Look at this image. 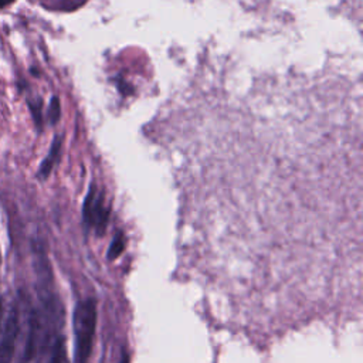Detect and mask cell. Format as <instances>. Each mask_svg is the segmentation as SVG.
<instances>
[{"label":"cell","mask_w":363,"mask_h":363,"mask_svg":"<svg viewBox=\"0 0 363 363\" xmlns=\"http://www.w3.org/2000/svg\"><path fill=\"white\" fill-rule=\"evenodd\" d=\"M96 302L86 298L75 305L72 313L74 332V363H88L96 332Z\"/></svg>","instance_id":"obj_1"},{"label":"cell","mask_w":363,"mask_h":363,"mask_svg":"<svg viewBox=\"0 0 363 363\" xmlns=\"http://www.w3.org/2000/svg\"><path fill=\"white\" fill-rule=\"evenodd\" d=\"M108 216L109 211L105 207L104 196L96 191L95 184H91L82 206L84 224L88 228H94L98 234H104L108 224Z\"/></svg>","instance_id":"obj_2"},{"label":"cell","mask_w":363,"mask_h":363,"mask_svg":"<svg viewBox=\"0 0 363 363\" xmlns=\"http://www.w3.org/2000/svg\"><path fill=\"white\" fill-rule=\"evenodd\" d=\"M17 306H11L7 319L3 325L1 336H0V363H11L16 350V340L20 329Z\"/></svg>","instance_id":"obj_3"},{"label":"cell","mask_w":363,"mask_h":363,"mask_svg":"<svg viewBox=\"0 0 363 363\" xmlns=\"http://www.w3.org/2000/svg\"><path fill=\"white\" fill-rule=\"evenodd\" d=\"M61 146H62V138L61 136H55L52 143H51V147H50L47 156L44 157V160L40 164V169H38V173H37L40 179L44 180V179H47L51 174L54 166L57 164V162L60 159Z\"/></svg>","instance_id":"obj_4"},{"label":"cell","mask_w":363,"mask_h":363,"mask_svg":"<svg viewBox=\"0 0 363 363\" xmlns=\"http://www.w3.org/2000/svg\"><path fill=\"white\" fill-rule=\"evenodd\" d=\"M48 363H68L67 359V347H65V340L62 336H58L52 345L51 350V357Z\"/></svg>","instance_id":"obj_5"},{"label":"cell","mask_w":363,"mask_h":363,"mask_svg":"<svg viewBox=\"0 0 363 363\" xmlns=\"http://www.w3.org/2000/svg\"><path fill=\"white\" fill-rule=\"evenodd\" d=\"M125 248V240H123V235L122 233H118L116 237L113 238V241L111 242L109 245V251H108V258L109 259H115Z\"/></svg>","instance_id":"obj_6"},{"label":"cell","mask_w":363,"mask_h":363,"mask_svg":"<svg viewBox=\"0 0 363 363\" xmlns=\"http://www.w3.org/2000/svg\"><path fill=\"white\" fill-rule=\"evenodd\" d=\"M61 115V108H60V99L58 96H52L51 102H50V108H48V119L50 122L54 125L58 122Z\"/></svg>","instance_id":"obj_7"},{"label":"cell","mask_w":363,"mask_h":363,"mask_svg":"<svg viewBox=\"0 0 363 363\" xmlns=\"http://www.w3.org/2000/svg\"><path fill=\"white\" fill-rule=\"evenodd\" d=\"M28 108H30V112L34 118V122L37 125L38 129H41V125H43V111H41V101H35V102H28Z\"/></svg>","instance_id":"obj_8"},{"label":"cell","mask_w":363,"mask_h":363,"mask_svg":"<svg viewBox=\"0 0 363 363\" xmlns=\"http://www.w3.org/2000/svg\"><path fill=\"white\" fill-rule=\"evenodd\" d=\"M119 363H129V354H128L126 352H123V353H122V357H121Z\"/></svg>","instance_id":"obj_9"},{"label":"cell","mask_w":363,"mask_h":363,"mask_svg":"<svg viewBox=\"0 0 363 363\" xmlns=\"http://www.w3.org/2000/svg\"><path fill=\"white\" fill-rule=\"evenodd\" d=\"M14 0H0V9H4L6 6L11 4Z\"/></svg>","instance_id":"obj_10"},{"label":"cell","mask_w":363,"mask_h":363,"mask_svg":"<svg viewBox=\"0 0 363 363\" xmlns=\"http://www.w3.org/2000/svg\"><path fill=\"white\" fill-rule=\"evenodd\" d=\"M0 264H1V255H0ZM1 312L3 309H1V298H0V325H1Z\"/></svg>","instance_id":"obj_11"}]
</instances>
